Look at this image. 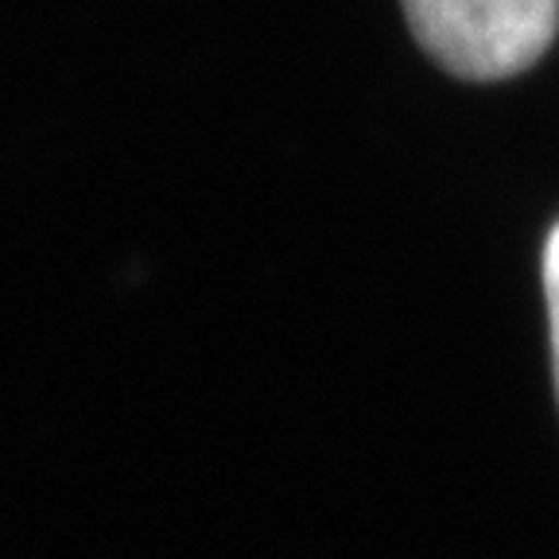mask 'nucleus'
<instances>
[{
  "instance_id": "1",
  "label": "nucleus",
  "mask_w": 559,
  "mask_h": 559,
  "mask_svg": "<svg viewBox=\"0 0 559 559\" xmlns=\"http://www.w3.org/2000/svg\"><path fill=\"white\" fill-rule=\"evenodd\" d=\"M416 44L454 79L528 70L559 32V0H401Z\"/></svg>"
},
{
  "instance_id": "2",
  "label": "nucleus",
  "mask_w": 559,
  "mask_h": 559,
  "mask_svg": "<svg viewBox=\"0 0 559 559\" xmlns=\"http://www.w3.org/2000/svg\"><path fill=\"white\" fill-rule=\"evenodd\" d=\"M544 299H548L551 361H556V393H559V222L551 226L548 245H544Z\"/></svg>"
}]
</instances>
